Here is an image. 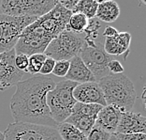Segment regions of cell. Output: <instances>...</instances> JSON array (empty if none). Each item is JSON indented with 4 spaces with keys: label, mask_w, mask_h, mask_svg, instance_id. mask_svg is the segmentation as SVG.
Returning <instances> with one entry per match:
<instances>
[{
    "label": "cell",
    "mask_w": 146,
    "mask_h": 140,
    "mask_svg": "<svg viewBox=\"0 0 146 140\" xmlns=\"http://www.w3.org/2000/svg\"><path fill=\"white\" fill-rule=\"evenodd\" d=\"M66 78L69 81L75 82L77 84L97 82L95 76L89 71V69L84 65L82 58L76 56L69 60V69L66 75Z\"/></svg>",
    "instance_id": "14"
},
{
    "label": "cell",
    "mask_w": 146,
    "mask_h": 140,
    "mask_svg": "<svg viewBox=\"0 0 146 140\" xmlns=\"http://www.w3.org/2000/svg\"><path fill=\"white\" fill-rule=\"evenodd\" d=\"M114 134L118 140H146L145 134Z\"/></svg>",
    "instance_id": "29"
},
{
    "label": "cell",
    "mask_w": 146,
    "mask_h": 140,
    "mask_svg": "<svg viewBox=\"0 0 146 140\" xmlns=\"http://www.w3.org/2000/svg\"><path fill=\"white\" fill-rule=\"evenodd\" d=\"M36 17H17L0 14V54L14 49L23 30L34 23Z\"/></svg>",
    "instance_id": "8"
},
{
    "label": "cell",
    "mask_w": 146,
    "mask_h": 140,
    "mask_svg": "<svg viewBox=\"0 0 146 140\" xmlns=\"http://www.w3.org/2000/svg\"><path fill=\"white\" fill-rule=\"evenodd\" d=\"M69 69V60L55 61L54 68L52 70V74L58 77H66Z\"/></svg>",
    "instance_id": "24"
},
{
    "label": "cell",
    "mask_w": 146,
    "mask_h": 140,
    "mask_svg": "<svg viewBox=\"0 0 146 140\" xmlns=\"http://www.w3.org/2000/svg\"><path fill=\"white\" fill-rule=\"evenodd\" d=\"M120 109L113 105H105L98 114L95 125L103 129L109 134H114L121 117Z\"/></svg>",
    "instance_id": "13"
},
{
    "label": "cell",
    "mask_w": 146,
    "mask_h": 140,
    "mask_svg": "<svg viewBox=\"0 0 146 140\" xmlns=\"http://www.w3.org/2000/svg\"><path fill=\"white\" fill-rule=\"evenodd\" d=\"M77 85L75 82L65 80L56 83L54 88L47 93V105L52 118L57 124L65 122L71 115L72 109L77 102L73 97V90Z\"/></svg>",
    "instance_id": "3"
},
{
    "label": "cell",
    "mask_w": 146,
    "mask_h": 140,
    "mask_svg": "<svg viewBox=\"0 0 146 140\" xmlns=\"http://www.w3.org/2000/svg\"><path fill=\"white\" fill-rule=\"evenodd\" d=\"M65 122H68L69 124L73 125L74 127L80 130L82 134H84L87 136V135L90 133L92 128L94 127L96 123V119L91 118V117L88 116L71 113V115L66 119Z\"/></svg>",
    "instance_id": "16"
},
{
    "label": "cell",
    "mask_w": 146,
    "mask_h": 140,
    "mask_svg": "<svg viewBox=\"0 0 146 140\" xmlns=\"http://www.w3.org/2000/svg\"><path fill=\"white\" fill-rule=\"evenodd\" d=\"M56 83L48 76L36 75L20 81L16 85L9 108L14 122L57 127L52 118L47 105V93L54 88Z\"/></svg>",
    "instance_id": "1"
},
{
    "label": "cell",
    "mask_w": 146,
    "mask_h": 140,
    "mask_svg": "<svg viewBox=\"0 0 146 140\" xmlns=\"http://www.w3.org/2000/svg\"><path fill=\"white\" fill-rule=\"evenodd\" d=\"M103 48H104V51L111 56L127 54V53L118 44L117 40H116V36L112 37V38H105Z\"/></svg>",
    "instance_id": "22"
},
{
    "label": "cell",
    "mask_w": 146,
    "mask_h": 140,
    "mask_svg": "<svg viewBox=\"0 0 146 140\" xmlns=\"http://www.w3.org/2000/svg\"><path fill=\"white\" fill-rule=\"evenodd\" d=\"M108 70L111 74H121L124 73V67L120 62L116 59L112 58L108 64Z\"/></svg>",
    "instance_id": "28"
},
{
    "label": "cell",
    "mask_w": 146,
    "mask_h": 140,
    "mask_svg": "<svg viewBox=\"0 0 146 140\" xmlns=\"http://www.w3.org/2000/svg\"><path fill=\"white\" fill-rule=\"evenodd\" d=\"M46 58L47 56H45L44 53L43 54H35L28 56V66L25 72L31 73L33 75L39 73L42 64L45 61Z\"/></svg>",
    "instance_id": "21"
},
{
    "label": "cell",
    "mask_w": 146,
    "mask_h": 140,
    "mask_svg": "<svg viewBox=\"0 0 146 140\" xmlns=\"http://www.w3.org/2000/svg\"><path fill=\"white\" fill-rule=\"evenodd\" d=\"M103 106L99 104H81V102H76L74 107L72 109L71 113L74 114H80L91 117L97 119L98 114L99 111L102 109Z\"/></svg>",
    "instance_id": "20"
},
{
    "label": "cell",
    "mask_w": 146,
    "mask_h": 140,
    "mask_svg": "<svg viewBox=\"0 0 146 140\" xmlns=\"http://www.w3.org/2000/svg\"><path fill=\"white\" fill-rule=\"evenodd\" d=\"M103 93L106 104L113 105L120 111H132L137 93L133 82L125 73L109 74L98 82Z\"/></svg>",
    "instance_id": "2"
},
{
    "label": "cell",
    "mask_w": 146,
    "mask_h": 140,
    "mask_svg": "<svg viewBox=\"0 0 146 140\" xmlns=\"http://www.w3.org/2000/svg\"><path fill=\"white\" fill-rule=\"evenodd\" d=\"M14 49L0 54V91L16 86L24 77L25 72L16 69Z\"/></svg>",
    "instance_id": "10"
},
{
    "label": "cell",
    "mask_w": 146,
    "mask_h": 140,
    "mask_svg": "<svg viewBox=\"0 0 146 140\" xmlns=\"http://www.w3.org/2000/svg\"><path fill=\"white\" fill-rule=\"evenodd\" d=\"M14 64L17 70L25 72L26 69H27V66H28V56L23 54L16 55L15 59H14Z\"/></svg>",
    "instance_id": "26"
},
{
    "label": "cell",
    "mask_w": 146,
    "mask_h": 140,
    "mask_svg": "<svg viewBox=\"0 0 146 140\" xmlns=\"http://www.w3.org/2000/svg\"><path fill=\"white\" fill-rule=\"evenodd\" d=\"M54 64H55V60L52 59L51 58H46L45 61L43 62L42 64V67L40 69V75L42 76H46V75H49L50 73L52 72V70L54 68Z\"/></svg>",
    "instance_id": "27"
},
{
    "label": "cell",
    "mask_w": 146,
    "mask_h": 140,
    "mask_svg": "<svg viewBox=\"0 0 146 140\" xmlns=\"http://www.w3.org/2000/svg\"><path fill=\"white\" fill-rule=\"evenodd\" d=\"M85 43L84 34H76L70 31H63L49 43L44 54L48 58L58 60H70L79 56Z\"/></svg>",
    "instance_id": "4"
},
{
    "label": "cell",
    "mask_w": 146,
    "mask_h": 140,
    "mask_svg": "<svg viewBox=\"0 0 146 140\" xmlns=\"http://www.w3.org/2000/svg\"><path fill=\"white\" fill-rule=\"evenodd\" d=\"M52 41V39L35 21L23 30L14 47L15 54H23L27 56L43 54Z\"/></svg>",
    "instance_id": "7"
},
{
    "label": "cell",
    "mask_w": 146,
    "mask_h": 140,
    "mask_svg": "<svg viewBox=\"0 0 146 140\" xmlns=\"http://www.w3.org/2000/svg\"><path fill=\"white\" fill-rule=\"evenodd\" d=\"M79 56L93 73L97 82L111 74L108 70V64L113 58L104 51L103 44L101 42H96L95 40L85 38V43L80 52Z\"/></svg>",
    "instance_id": "5"
},
{
    "label": "cell",
    "mask_w": 146,
    "mask_h": 140,
    "mask_svg": "<svg viewBox=\"0 0 146 140\" xmlns=\"http://www.w3.org/2000/svg\"><path fill=\"white\" fill-rule=\"evenodd\" d=\"M109 140H118V138L116 137L115 134H111V137H110Z\"/></svg>",
    "instance_id": "32"
},
{
    "label": "cell",
    "mask_w": 146,
    "mask_h": 140,
    "mask_svg": "<svg viewBox=\"0 0 146 140\" xmlns=\"http://www.w3.org/2000/svg\"><path fill=\"white\" fill-rule=\"evenodd\" d=\"M56 130L62 140H87V136L68 122L57 124Z\"/></svg>",
    "instance_id": "17"
},
{
    "label": "cell",
    "mask_w": 146,
    "mask_h": 140,
    "mask_svg": "<svg viewBox=\"0 0 146 140\" xmlns=\"http://www.w3.org/2000/svg\"><path fill=\"white\" fill-rule=\"evenodd\" d=\"M120 15V7L113 0L98 1V6L96 13V18L99 22L113 23Z\"/></svg>",
    "instance_id": "15"
},
{
    "label": "cell",
    "mask_w": 146,
    "mask_h": 140,
    "mask_svg": "<svg viewBox=\"0 0 146 140\" xmlns=\"http://www.w3.org/2000/svg\"><path fill=\"white\" fill-rule=\"evenodd\" d=\"M110 137H111V134L97 125H94L90 133L87 135V140H109Z\"/></svg>",
    "instance_id": "23"
},
{
    "label": "cell",
    "mask_w": 146,
    "mask_h": 140,
    "mask_svg": "<svg viewBox=\"0 0 146 140\" xmlns=\"http://www.w3.org/2000/svg\"><path fill=\"white\" fill-rule=\"evenodd\" d=\"M98 1L96 0H79L73 13H82L88 20L96 18Z\"/></svg>",
    "instance_id": "19"
},
{
    "label": "cell",
    "mask_w": 146,
    "mask_h": 140,
    "mask_svg": "<svg viewBox=\"0 0 146 140\" xmlns=\"http://www.w3.org/2000/svg\"><path fill=\"white\" fill-rule=\"evenodd\" d=\"M116 40H117L118 44L125 50V52H129V46L131 42V35L128 32H120L116 35Z\"/></svg>",
    "instance_id": "25"
},
{
    "label": "cell",
    "mask_w": 146,
    "mask_h": 140,
    "mask_svg": "<svg viewBox=\"0 0 146 140\" xmlns=\"http://www.w3.org/2000/svg\"><path fill=\"white\" fill-rule=\"evenodd\" d=\"M57 0H4L0 3L3 14L39 18L57 5Z\"/></svg>",
    "instance_id": "6"
},
{
    "label": "cell",
    "mask_w": 146,
    "mask_h": 140,
    "mask_svg": "<svg viewBox=\"0 0 146 140\" xmlns=\"http://www.w3.org/2000/svg\"><path fill=\"white\" fill-rule=\"evenodd\" d=\"M118 33L119 32L117 31V29L109 25L105 28V30L103 32V36L105 38H112V37H115Z\"/></svg>",
    "instance_id": "31"
},
{
    "label": "cell",
    "mask_w": 146,
    "mask_h": 140,
    "mask_svg": "<svg viewBox=\"0 0 146 140\" xmlns=\"http://www.w3.org/2000/svg\"><path fill=\"white\" fill-rule=\"evenodd\" d=\"M0 140H5V135L2 132H0Z\"/></svg>",
    "instance_id": "33"
},
{
    "label": "cell",
    "mask_w": 146,
    "mask_h": 140,
    "mask_svg": "<svg viewBox=\"0 0 146 140\" xmlns=\"http://www.w3.org/2000/svg\"><path fill=\"white\" fill-rule=\"evenodd\" d=\"M89 20L82 13H72L66 26V30L76 34H82L87 28Z\"/></svg>",
    "instance_id": "18"
},
{
    "label": "cell",
    "mask_w": 146,
    "mask_h": 140,
    "mask_svg": "<svg viewBox=\"0 0 146 140\" xmlns=\"http://www.w3.org/2000/svg\"><path fill=\"white\" fill-rule=\"evenodd\" d=\"M54 140H62L61 137H58V138H56V139H54Z\"/></svg>",
    "instance_id": "34"
},
{
    "label": "cell",
    "mask_w": 146,
    "mask_h": 140,
    "mask_svg": "<svg viewBox=\"0 0 146 140\" xmlns=\"http://www.w3.org/2000/svg\"><path fill=\"white\" fill-rule=\"evenodd\" d=\"M118 134H145L146 118L141 113L127 111L121 113L116 132Z\"/></svg>",
    "instance_id": "12"
},
{
    "label": "cell",
    "mask_w": 146,
    "mask_h": 140,
    "mask_svg": "<svg viewBox=\"0 0 146 140\" xmlns=\"http://www.w3.org/2000/svg\"><path fill=\"white\" fill-rule=\"evenodd\" d=\"M3 134L5 140H54L60 137L56 128L25 122L9 123Z\"/></svg>",
    "instance_id": "9"
},
{
    "label": "cell",
    "mask_w": 146,
    "mask_h": 140,
    "mask_svg": "<svg viewBox=\"0 0 146 140\" xmlns=\"http://www.w3.org/2000/svg\"><path fill=\"white\" fill-rule=\"evenodd\" d=\"M73 97L77 102L81 104H94L105 106L103 93L98 82L79 84L73 90Z\"/></svg>",
    "instance_id": "11"
},
{
    "label": "cell",
    "mask_w": 146,
    "mask_h": 140,
    "mask_svg": "<svg viewBox=\"0 0 146 140\" xmlns=\"http://www.w3.org/2000/svg\"><path fill=\"white\" fill-rule=\"evenodd\" d=\"M78 1L79 0H61V1H58V3L63 7V8H65L67 9V11L73 13Z\"/></svg>",
    "instance_id": "30"
}]
</instances>
